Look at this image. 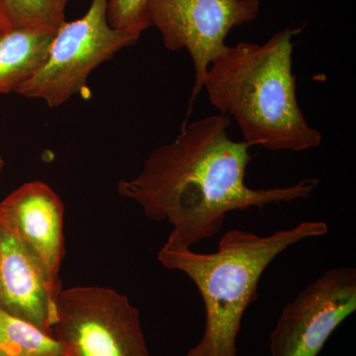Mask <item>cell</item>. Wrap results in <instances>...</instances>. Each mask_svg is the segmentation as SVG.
Here are the masks:
<instances>
[{"label":"cell","instance_id":"obj_7","mask_svg":"<svg viewBox=\"0 0 356 356\" xmlns=\"http://www.w3.org/2000/svg\"><path fill=\"white\" fill-rule=\"evenodd\" d=\"M355 310L356 269H329L281 312L271 332V356H317Z\"/></svg>","mask_w":356,"mask_h":356},{"label":"cell","instance_id":"obj_5","mask_svg":"<svg viewBox=\"0 0 356 356\" xmlns=\"http://www.w3.org/2000/svg\"><path fill=\"white\" fill-rule=\"evenodd\" d=\"M107 3L108 0H92L86 15L65 21L54 35L46 62L16 93L43 99L53 108L60 106L88 88L89 74L95 67L135 44L140 34L109 24Z\"/></svg>","mask_w":356,"mask_h":356},{"label":"cell","instance_id":"obj_14","mask_svg":"<svg viewBox=\"0 0 356 356\" xmlns=\"http://www.w3.org/2000/svg\"><path fill=\"white\" fill-rule=\"evenodd\" d=\"M11 28H13V26L11 24L8 15H7L6 8H4L1 0H0V37L6 34L7 31H9Z\"/></svg>","mask_w":356,"mask_h":356},{"label":"cell","instance_id":"obj_11","mask_svg":"<svg viewBox=\"0 0 356 356\" xmlns=\"http://www.w3.org/2000/svg\"><path fill=\"white\" fill-rule=\"evenodd\" d=\"M0 356H63V350L50 334L0 310Z\"/></svg>","mask_w":356,"mask_h":356},{"label":"cell","instance_id":"obj_4","mask_svg":"<svg viewBox=\"0 0 356 356\" xmlns=\"http://www.w3.org/2000/svg\"><path fill=\"white\" fill-rule=\"evenodd\" d=\"M50 334L63 356H151L139 310L112 288L60 290Z\"/></svg>","mask_w":356,"mask_h":356},{"label":"cell","instance_id":"obj_6","mask_svg":"<svg viewBox=\"0 0 356 356\" xmlns=\"http://www.w3.org/2000/svg\"><path fill=\"white\" fill-rule=\"evenodd\" d=\"M259 0H149L151 25L158 28L168 50L185 49L194 67L191 106L202 91L213 60L226 50L233 28L259 17Z\"/></svg>","mask_w":356,"mask_h":356},{"label":"cell","instance_id":"obj_12","mask_svg":"<svg viewBox=\"0 0 356 356\" xmlns=\"http://www.w3.org/2000/svg\"><path fill=\"white\" fill-rule=\"evenodd\" d=\"M15 28L57 32L65 22V11L57 0H1Z\"/></svg>","mask_w":356,"mask_h":356},{"label":"cell","instance_id":"obj_1","mask_svg":"<svg viewBox=\"0 0 356 356\" xmlns=\"http://www.w3.org/2000/svg\"><path fill=\"white\" fill-rule=\"evenodd\" d=\"M229 126L221 113L184 126L172 143L152 152L137 177L119 182V195L153 221L170 222V238L187 248L216 235L229 212L310 197L317 178L275 188L248 186L250 146L231 139Z\"/></svg>","mask_w":356,"mask_h":356},{"label":"cell","instance_id":"obj_10","mask_svg":"<svg viewBox=\"0 0 356 356\" xmlns=\"http://www.w3.org/2000/svg\"><path fill=\"white\" fill-rule=\"evenodd\" d=\"M55 33L11 28L0 37V93L16 92L46 62Z\"/></svg>","mask_w":356,"mask_h":356},{"label":"cell","instance_id":"obj_13","mask_svg":"<svg viewBox=\"0 0 356 356\" xmlns=\"http://www.w3.org/2000/svg\"><path fill=\"white\" fill-rule=\"evenodd\" d=\"M149 0H108L107 19L115 29L142 34L151 27L149 13Z\"/></svg>","mask_w":356,"mask_h":356},{"label":"cell","instance_id":"obj_16","mask_svg":"<svg viewBox=\"0 0 356 356\" xmlns=\"http://www.w3.org/2000/svg\"><path fill=\"white\" fill-rule=\"evenodd\" d=\"M4 168V161L3 158H2L1 151H0V172H2Z\"/></svg>","mask_w":356,"mask_h":356},{"label":"cell","instance_id":"obj_2","mask_svg":"<svg viewBox=\"0 0 356 356\" xmlns=\"http://www.w3.org/2000/svg\"><path fill=\"white\" fill-rule=\"evenodd\" d=\"M303 27L287 28L266 43L241 42L213 60L203 89L221 114L233 117L250 147L303 152L322 143L297 98L293 39Z\"/></svg>","mask_w":356,"mask_h":356},{"label":"cell","instance_id":"obj_15","mask_svg":"<svg viewBox=\"0 0 356 356\" xmlns=\"http://www.w3.org/2000/svg\"><path fill=\"white\" fill-rule=\"evenodd\" d=\"M58 6H60V8L63 9V10H65V7H67V2L70 1V0H57Z\"/></svg>","mask_w":356,"mask_h":356},{"label":"cell","instance_id":"obj_9","mask_svg":"<svg viewBox=\"0 0 356 356\" xmlns=\"http://www.w3.org/2000/svg\"><path fill=\"white\" fill-rule=\"evenodd\" d=\"M58 294L38 257L0 228V310L50 334Z\"/></svg>","mask_w":356,"mask_h":356},{"label":"cell","instance_id":"obj_8","mask_svg":"<svg viewBox=\"0 0 356 356\" xmlns=\"http://www.w3.org/2000/svg\"><path fill=\"white\" fill-rule=\"evenodd\" d=\"M64 204L49 185L23 184L0 202V228L38 257L51 287L60 293L58 271L64 257Z\"/></svg>","mask_w":356,"mask_h":356},{"label":"cell","instance_id":"obj_3","mask_svg":"<svg viewBox=\"0 0 356 356\" xmlns=\"http://www.w3.org/2000/svg\"><path fill=\"white\" fill-rule=\"evenodd\" d=\"M329 232L325 222H302L292 229L259 236L229 229L216 252L201 254L168 236L158 254L170 270L181 271L198 288L206 312L205 331L187 356H236V337L245 312L257 298L262 274L288 248Z\"/></svg>","mask_w":356,"mask_h":356}]
</instances>
